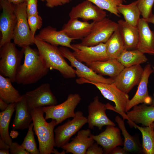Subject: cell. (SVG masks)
<instances>
[{"label":"cell","mask_w":154,"mask_h":154,"mask_svg":"<svg viewBox=\"0 0 154 154\" xmlns=\"http://www.w3.org/2000/svg\"><path fill=\"white\" fill-rule=\"evenodd\" d=\"M22 50L24 61L17 70L15 82L23 85L35 83L47 75L49 69L37 49L28 46L23 48Z\"/></svg>","instance_id":"6da1fadb"},{"label":"cell","mask_w":154,"mask_h":154,"mask_svg":"<svg viewBox=\"0 0 154 154\" xmlns=\"http://www.w3.org/2000/svg\"><path fill=\"white\" fill-rule=\"evenodd\" d=\"M33 130L37 136L40 154L53 153L55 147L54 127L57 125L56 121L52 119L46 122L44 117V113L42 107L31 110Z\"/></svg>","instance_id":"7a4b0ae2"},{"label":"cell","mask_w":154,"mask_h":154,"mask_svg":"<svg viewBox=\"0 0 154 154\" xmlns=\"http://www.w3.org/2000/svg\"><path fill=\"white\" fill-rule=\"evenodd\" d=\"M34 44L48 68L59 71L65 78L76 77V70L68 64L57 46L52 45L35 37Z\"/></svg>","instance_id":"3957f363"},{"label":"cell","mask_w":154,"mask_h":154,"mask_svg":"<svg viewBox=\"0 0 154 154\" xmlns=\"http://www.w3.org/2000/svg\"><path fill=\"white\" fill-rule=\"evenodd\" d=\"M76 82L79 84L88 83L94 85L100 90L105 98L114 103L115 105L114 107L109 103L107 104L108 109L113 110L122 116L125 114L126 108L129 100V95L119 89L114 83L111 84L94 83L83 78L76 79Z\"/></svg>","instance_id":"277c9868"},{"label":"cell","mask_w":154,"mask_h":154,"mask_svg":"<svg viewBox=\"0 0 154 154\" xmlns=\"http://www.w3.org/2000/svg\"><path fill=\"white\" fill-rule=\"evenodd\" d=\"M16 44L11 42L0 48V73L15 82L17 70L21 65L23 52L19 50Z\"/></svg>","instance_id":"5b68a950"},{"label":"cell","mask_w":154,"mask_h":154,"mask_svg":"<svg viewBox=\"0 0 154 154\" xmlns=\"http://www.w3.org/2000/svg\"><path fill=\"white\" fill-rule=\"evenodd\" d=\"M81 99L78 94H71L65 101L60 104L42 107L45 114V119L55 120L57 125L67 119L73 118L75 115V109Z\"/></svg>","instance_id":"8992f818"},{"label":"cell","mask_w":154,"mask_h":154,"mask_svg":"<svg viewBox=\"0 0 154 154\" xmlns=\"http://www.w3.org/2000/svg\"><path fill=\"white\" fill-rule=\"evenodd\" d=\"M15 10L17 22L14 33V43L22 48L34 44L35 37L32 35L28 23L25 1L15 5Z\"/></svg>","instance_id":"52a82bcc"},{"label":"cell","mask_w":154,"mask_h":154,"mask_svg":"<svg viewBox=\"0 0 154 154\" xmlns=\"http://www.w3.org/2000/svg\"><path fill=\"white\" fill-rule=\"evenodd\" d=\"M117 28V23L106 17L94 22L91 32L80 43L90 46L105 43Z\"/></svg>","instance_id":"ba28073f"},{"label":"cell","mask_w":154,"mask_h":154,"mask_svg":"<svg viewBox=\"0 0 154 154\" xmlns=\"http://www.w3.org/2000/svg\"><path fill=\"white\" fill-rule=\"evenodd\" d=\"M0 4L2 10L0 17L1 48L13 39L17 18L15 5L4 0H0Z\"/></svg>","instance_id":"9c48e42d"},{"label":"cell","mask_w":154,"mask_h":154,"mask_svg":"<svg viewBox=\"0 0 154 154\" xmlns=\"http://www.w3.org/2000/svg\"><path fill=\"white\" fill-rule=\"evenodd\" d=\"M87 123V118L80 111L75 112L71 120H68L54 130L55 147H61L69 142L70 138Z\"/></svg>","instance_id":"30bf717a"},{"label":"cell","mask_w":154,"mask_h":154,"mask_svg":"<svg viewBox=\"0 0 154 154\" xmlns=\"http://www.w3.org/2000/svg\"><path fill=\"white\" fill-rule=\"evenodd\" d=\"M59 49L64 58L70 62L71 66L75 67L76 75L80 78H83L87 80L94 83L111 84L114 82V79L106 78L99 74L78 60L67 47L61 46Z\"/></svg>","instance_id":"8fae6325"},{"label":"cell","mask_w":154,"mask_h":154,"mask_svg":"<svg viewBox=\"0 0 154 154\" xmlns=\"http://www.w3.org/2000/svg\"><path fill=\"white\" fill-rule=\"evenodd\" d=\"M28 107L30 111L35 108L55 105L57 100L48 83L41 84L35 89L25 94Z\"/></svg>","instance_id":"7c38bea8"},{"label":"cell","mask_w":154,"mask_h":154,"mask_svg":"<svg viewBox=\"0 0 154 154\" xmlns=\"http://www.w3.org/2000/svg\"><path fill=\"white\" fill-rule=\"evenodd\" d=\"M73 54L76 58L86 64L105 61L109 59L105 43H101L92 46H87L80 43L72 44Z\"/></svg>","instance_id":"4fadbf2b"},{"label":"cell","mask_w":154,"mask_h":154,"mask_svg":"<svg viewBox=\"0 0 154 154\" xmlns=\"http://www.w3.org/2000/svg\"><path fill=\"white\" fill-rule=\"evenodd\" d=\"M143 68L140 65L125 67L113 78L114 83L119 89L127 94L139 84Z\"/></svg>","instance_id":"5bb4252c"},{"label":"cell","mask_w":154,"mask_h":154,"mask_svg":"<svg viewBox=\"0 0 154 154\" xmlns=\"http://www.w3.org/2000/svg\"><path fill=\"white\" fill-rule=\"evenodd\" d=\"M108 109L107 104H104L99 101L96 96L88 106V116L87 123L88 128L93 129L94 126L101 130L104 126H115V124L107 116L106 111Z\"/></svg>","instance_id":"9a60e30c"},{"label":"cell","mask_w":154,"mask_h":154,"mask_svg":"<svg viewBox=\"0 0 154 154\" xmlns=\"http://www.w3.org/2000/svg\"><path fill=\"white\" fill-rule=\"evenodd\" d=\"M106 15L105 11L88 0L73 7L69 13L70 19L80 18L84 21L93 22L102 19Z\"/></svg>","instance_id":"2e32d148"},{"label":"cell","mask_w":154,"mask_h":154,"mask_svg":"<svg viewBox=\"0 0 154 154\" xmlns=\"http://www.w3.org/2000/svg\"><path fill=\"white\" fill-rule=\"evenodd\" d=\"M153 72V68L149 64H147L143 68L142 77L138 85L137 91L133 97L129 100L126 108L125 113L134 106L140 103L151 104L152 99L149 94L147 87L149 76Z\"/></svg>","instance_id":"e0dca14e"},{"label":"cell","mask_w":154,"mask_h":154,"mask_svg":"<svg viewBox=\"0 0 154 154\" xmlns=\"http://www.w3.org/2000/svg\"><path fill=\"white\" fill-rule=\"evenodd\" d=\"M114 126H107L105 130L99 134L92 135L95 141L103 148L104 154H109L115 147L123 145L119 129Z\"/></svg>","instance_id":"ac0fdd59"},{"label":"cell","mask_w":154,"mask_h":154,"mask_svg":"<svg viewBox=\"0 0 154 154\" xmlns=\"http://www.w3.org/2000/svg\"><path fill=\"white\" fill-rule=\"evenodd\" d=\"M90 129L78 131L77 135L72 141L61 147L66 153L73 154H86L88 148L94 142Z\"/></svg>","instance_id":"d6986e66"},{"label":"cell","mask_w":154,"mask_h":154,"mask_svg":"<svg viewBox=\"0 0 154 154\" xmlns=\"http://www.w3.org/2000/svg\"><path fill=\"white\" fill-rule=\"evenodd\" d=\"M131 110L127 112L123 117L124 120H128L129 124L134 123L148 126L154 122V106H148L143 103L136 105Z\"/></svg>","instance_id":"ffe728a7"},{"label":"cell","mask_w":154,"mask_h":154,"mask_svg":"<svg viewBox=\"0 0 154 154\" xmlns=\"http://www.w3.org/2000/svg\"><path fill=\"white\" fill-rule=\"evenodd\" d=\"M35 37L53 46H61L71 48H74L71 43L74 39L69 37L61 30L48 26L41 29Z\"/></svg>","instance_id":"44dd1931"},{"label":"cell","mask_w":154,"mask_h":154,"mask_svg":"<svg viewBox=\"0 0 154 154\" xmlns=\"http://www.w3.org/2000/svg\"><path fill=\"white\" fill-rule=\"evenodd\" d=\"M137 27L139 37L137 49L144 54H154V32L143 18H140Z\"/></svg>","instance_id":"7402d4cb"},{"label":"cell","mask_w":154,"mask_h":154,"mask_svg":"<svg viewBox=\"0 0 154 154\" xmlns=\"http://www.w3.org/2000/svg\"><path fill=\"white\" fill-rule=\"evenodd\" d=\"M94 23L81 21L78 19H70L60 30L74 40L82 39L90 34Z\"/></svg>","instance_id":"603a6c76"},{"label":"cell","mask_w":154,"mask_h":154,"mask_svg":"<svg viewBox=\"0 0 154 154\" xmlns=\"http://www.w3.org/2000/svg\"><path fill=\"white\" fill-rule=\"evenodd\" d=\"M15 115L13 122L12 130H23L28 128L33 118L28 109L25 94L20 101L15 103Z\"/></svg>","instance_id":"cb8c5ba5"},{"label":"cell","mask_w":154,"mask_h":154,"mask_svg":"<svg viewBox=\"0 0 154 154\" xmlns=\"http://www.w3.org/2000/svg\"><path fill=\"white\" fill-rule=\"evenodd\" d=\"M96 73L108 76L114 78L125 68L117 59H109L105 61L86 64Z\"/></svg>","instance_id":"d4e9b609"},{"label":"cell","mask_w":154,"mask_h":154,"mask_svg":"<svg viewBox=\"0 0 154 154\" xmlns=\"http://www.w3.org/2000/svg\"><path fill=\"white\" fill-rule=\"evenodd\" d=\"M117 23L118 28L126 49L128 50L136 49L139 37L137 27L122 19L118 20Z\"/></svg>","instance_id":"484cf974"},{"label":"cell","mask_w":154,"mask_h":154,"mask_svg":"<svg viewBox=\"0 0 154 154\" xmlns=\"http://www.w3.org/2000/svg\"><path fill=\"white\" fill-rule=\"evenodd\" d=\"M11 82L9 78L0 74V98L8 104L16 103L23 98Z\"/></svg>","instance_id":"4316f807"},{"label":"cell","mask_w":154,"mask_h":154,"mask_svg":"<svg viewBox=\"0 0 154 154\" xmlns=\"http://www.w3.org/2000/svg\"><path fill=\"white\" fill-rule=\"evenodd\" d=\"M105 44L109 59H117L126 49L118 28Z\"/></svg>","instance_id":"83f0119b"},{"label":"cell","mask_w":154,"mask_h":154,"mask_svg":"<svg viewBox=\"0 0 154 154\" xmlns=\"http://www.w3.org/2000/svg\"><path fill=\"white\" fill-rule=\"evenodd\" d=\"M15 106V103L9 104L7 109L0 112V138L9 145L13 141L9 132V126Z\"/></svg>","instance_id":"f1b7e54d"},{"label":"cell","mask_w":154,"mask_h":154,"mask_svg":"<svg viewBox=\"0 0 154 154\" xmlns=\"http://www.w3.org/2000/svg\"><path fill=\"white\" fill-rule=\"evenodd\" d=\"M129 125L138 129L142 133V152L145 154H154V122L144 127H140L134 123Z\"/></svg>","instance_id":"f546056e"},{"label":"cell","mask_w":154,"mask_h":154,"mask_svg":"<svg viewBox=\"0 0 154 154\" xmlns=\"http://www.w3.org/2000/svg\"><path fill=\"white\" fill-rule=\"evenodd\" d=\"M117 60L125 67L140 65L146 62L148 59L145 54L137 49H126Z\"/></svg>","instance_id":"4dcf8cb0"},{"label":"cell","mask_w":154,"mask_h":154,"mask_svg":"<svg viewBox=\"0 0 154 154\" xmlns=\"http://www.w3.org/2000/svg\"><path fill=\"white\" fill-rule=\"evenodd\" d=\"M115 120L124 137L123 147L124 150L127 152L132 153H140L142 151L140 144L127 131L125 125L124 119L123 120L119 116H117Z\"/></svg>","instance_id":"1f68e13d"},{"label":"cell","mask_w":154,"mask_h":154,"mask_svg":"<svg viewBox=\"0 0 154 154\" xmlns=\"http://www.w3.org/2000/svg\"><path fill=\"white\" fill-rule=\"evenodd\" d=\"M137 3V0L128 5L121 4L117 7L118 11L123 16L124 20L135 26H137L141 15Z\"/></svg>","instance_id":"d6a6232c"},{"label":"cell","mask_w":154,"mask_h":154,"mask_svg":"<svg viewBox=\"0 0 154 154\" xmlns=\"http://www.w3.org/2000/svg\"><path fill=\"white\" fill-rule=\"evenodd\" d=\"M100 8L107 10L118 17L120 16L118 6L123 3V0H88Z\"/></svg>","instance_id":"836d02e7"},{"label":"cell","mask_w":154,"mask_h":154,"mask_svg":"<svg viewBox=\"0 0 154 154\" xmlns=\"http://www.w3.org/2000/svg\"><path fill=\"white\" fill-rule=\"evenodd\" d=\"M33 124L31 123L27 133L21 145L31 154H40L35 140L33 131Z\"/></svg>","instance_id":"e575fe53"},{"label":"cell","mask_w":154,"mask_h":154,"mask_svg":"<svg viewBox=\"0 0 154 154\" xmlns=\"http://www.w3.org/2000/svg\"><path fill=\"white\" fill-rule=\"evenodd\" d=\"M137 6L142 18L146 19L152 14L154 0H137Z\"/></svg>","instance_id":"d590c367"},{"label":"cell","mask_w":154,"mask_h":154,"mask_svg":"<svg viewBox=\"0 0 154 154\" xmlns=\"http://www.w3.org/2000/svg\"><path fill=\"white\" fill-rule=\"evenodd\" d=\"M27 21L31 34L35 37L37 29H40L42 25V20L38 14L27 16Z\"/></svg>","instance_id":"8d00e7d4"},{"label":"cell","mask_w":154,"mask_h":154,"mask_svg":"<svg viewBox=\"0 0 154 154\" xmlns=\"http://www.w3.org/2000/svg\"><path fill=\"white\" fill-rule=\"evenodd\" d=\"M27 16L38 14V0H25Z\"/></svg>","instance_id":"74e56055"},{"label":"cell","mask_w":154,"mask_h":154,"mask_svg":"<svg viewBox=\"0 0 154 154\" xmlns=\"http://www.w3.org/2000/svg\"><path fill=\"white\" fill-rule=\"evenodd\" d=\"M9 151L12 154H29L21 145L16 142H12L10 145Z\"/></svg>","instance_id":"f35d334b"},{"label":"cell","mask_w":154,"mask_h":154,"mask_svg":"<svg viewBox=\"0 0 154 154\" xmlns=\"http://www.w3.org/2000/svg\"><path fill=\"white\" fill-rule=\"evenodd\" d=\"M46 2V5L48 7L52 8L62 6L70 2L72 0H40Z\"/></svg>","instance_id":"ab89813d"},{"label":"cell","mask_w":154,"mask_h":154,"mask_svg":"<svg viewBox=\"0 0 154 154\" xmlns=\"http://www.w3.org/2000/svg\"><path fill=\"white\" fill-rule=\"evenodd\" d=\"M97 143H94L87 149L86 154H102L104 153L103 148L99 146Z\"/></svg>","instance_id":"60d3db41"},{"label":"cell","mask_w":154,"mask_h":154,"mask_svg":"<svg viewBox=\"0 0 154 154\" xmlns=\"http://www.w3.org/2000/svg\"><path fill=\"white\" fill-rule=\"evenodd\" d=\"M127 152L125 151L123 148L118 146L113 149L110 152L109 154H125Z\"/></svg>","instance_id":"b9f144b4"},{"label":"cell","mask_w":154,"mask_h":154,"mask_svg":"<svg viewBox=\"0 0 154 154\" xmlns=\"http://www.w3.org/2000/svg\"><path fill=\"white\" fill-rule=\"evenodd\" d=\"M10 145L0 138V149L9 150Z\"/></svg>","instance_id":"7bdbcfd3"},{"label":"cell","mask_w":154,"mask_h":154,"mask_svg":"<svg viewBox=\"0 0 154 154\" xmlns=\"http://www.w3.org/2000/svg\"><path fill=\"white\" fill-rule=\"evenodd\" d=\"M8 104L2 99L0 98V109L2 111L5 110L7 109Z\"/></svg>","instance_id":"ee69618b"},{"label":"cell","mask_w":154,"mask_h":154,"mask_svg":"<svg viewBox=\"0 0 154 154\" xmlns=\"http://www.w3.org/2000/svg\"><path fill=\"white\" fill-rule=\"evenodd\" d=\"M15 5H18L24 3L25 0H4Z\"/></svg>","instance_id":"f6af8a7d"},{"label":"cell","mask_w":154,"mask_h":154,"mask_svg":"<svg viewBox=\"0 0 154 154\" xmlns=\"http://www.w3.org/2000/svg\"><path fill=\"white\" fill-rule=\"evenodd\" d=\"M19 135V133L18 131L15 130H12L11 131L10 135L12 139H15L17 138Z\"/></svg>","instance_id":"bcb514c9"},{"label":"cell","mask_w":154,"mask_h":154,"mask_svg":"<svg viewBox=\"0 0 154 154\" xmlns=\"http://www.w3.org/2000/svg\"><path fill=\"white\" fill-rule=\"evenodd\" d=\"M145 20L148 23H150L154 25V15L152 14L148 18Z\"/></svg>","instance_id":"7dc6e473"},{"label":"cell","mask_w":154,"mask_h":154,"mask_svg":"<svg viewBox=\"0 0 154 154\" xmlns=\"http://www.w3.org/2000/svg\"><path fill=\"white\" fill-rule=\"evenodd\" d=\"M9 150L0 149V154H10Z\"/></svg>","instance_id":"c3c4849f"},{"label":"cell","mask_w":154,"mask_h":154,"mask_svg":"<svg viewBox=\"0 0 154 154\" xmlns=\"http://www.w3.org/2000/svg\"><path fill=\"white\" fill-rule=\"evenodd\" d=\"M152 68L153 70V73H154V65L152 67ZM151 105L152 106H154V98H153V102H152Z\"/></svg>","instance_id":"681fc988"},{"label":"cell","mask_w":154,"mask_h":154,"mask_svg":"<svg viewBox=\"0 0 154 154\" xmlns=\"http://www.w3.org/2000/svg\"><path fill=\"white\" fill-rule=\"evenodd\" d=\"M123 0V1H124L125 2V0Z\"/></svg>","instance_id":"f907efd6"}]
</instances>
